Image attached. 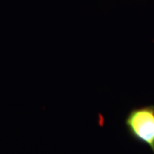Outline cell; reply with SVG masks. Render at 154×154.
Wrapping results in <instances>:
<instances>
[{
	"instance_id": "6da1fadb",
	"label": "cell",
	"mask_w": 154,
	"mask_h": 154,
	"mask_svg": "<svg viewBox=\"0 0 154 154\" xmlns=\"http://www.w3.org/2000/svg\"><path fill=\"white\" fill-rule=\"evenodd\" d=\"M124 124L129 136L139 143L148 146L154 154V105L131 109Z\"/></svg>"
}]
</instances>
